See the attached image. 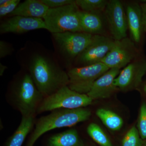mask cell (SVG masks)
<instances>
[{"label":"cell","mask_w":146,"mask_h":146,"mask_svg":"<svg viewBox=\"0 0 146 146\" xmlns=\"http://www.w3.org/2000/svg\"><path fill=\"white\" fill-rule=\"evenodd\" d=\"M128 27L133 41L138 43L143 31V15L141 6L136 3L129 4L126 8Z\"/></svg>","instance_id":"obj_14"},{"label":"cell","mask_w":146,"mask_h":146,"mask_svg":"<svg viewBox=\"0 0 146 146\" xmlns=\"http://www.w3.org/2000/svg\"><path fill=\"white\" fill-rule=\"evenodd\" d=\"M92 102L87 94H80L66 86L44 98L37 109V113L58 109L83 108L91 105Z\"/></svg>","instance_id":"obj_6"},{"label":"cell","mask_w":146,"mask_h":146,"mask_svg":"<svg viewBox=\"0 0 146 146\" xmlns=\"http://www.w3.org/2000/svg\"><path fill=\"white\" fill-rule=\"evenodd\" d=\"M143 142L138 129L134 126L125 135L122 141V146H142Z\"/></svg>","instance_id":"obj_22"},{"label":"cell","mask_w":146,"mask_h":146,"mask_svg":"<svg viewBox=\"0 0 146 146\" xmlns=\"http://www.w3.org/2000/svg\"><path fill=\"white\" fill-rule=\"evenodd\" d=\"M87 132L90 137L101 146H113L111 141L100 127L92 123L87 128Z\"/></svg>","instance_id":"obj_20"},{"label":"cell","mask_w":146,"mask_h":146,"mask_svg":"<svg viewBox=\"0 0 146 146\" xmlns=\"http://www.w3.org/2000/svg\"><path fill=\"white\" fill-rule=\"evenodd\" d=\"M45 146H84L77 131L71 129L50 136Z\"/></svg>","instance_id":"obj_16"},{"label":"cell","mask_w":146,"mask_h":146,"mask_svg":"<svg viewBox=\"0 0 146 146\" xmlns=\"http://www.w3.org/2000/svg\"><path fill=\"white\" fill-rule=\"evenodd\" d=\"M75 3L58 8L49 9L43 20L46 30L52 33L83 32L79 11Z\"/></svg>","instance_id":"obj_5"},{"label":"cell","mask_w":146,"mask_h":146,"mask_svg":"<svg viewBox=\"0 0 146 146\" xmlns=\"http://www.w3.org/2000/svg\"><path fill=\"white\" fill-rule=\"evenodd\" d=\"M79 17L83 32L98 35L102 30V22L98 13L80 10Z\"/></svg>","instance_id":"obj_18"},{"label":"cell","mask_w":146,"mask_h":146,"mask_svg":"<svg viewBox=\"0 0 146 146\" xmlns=\"http://www.w3.org/2000/svg\"><path fill=\"white\" fill-rule=\"evenodd\" d=\"M46 27L43 19L22 16L7 17L0 24V34H22Z\"/></svg>","instance_id":"obj_12"},{"label":"cell","mask_w":146,"mask_h":146,"mask_svg":"<svg viewBox=\"0 0 146 146\" xmlns=\"http://www.w3.org/2000/svg\"><path fill=\"white\" fill-rule=\"evenodd\" d=\"M14 48L10 43L4 41H0V58L11 55L14 51Z\"/></svg>","instance_id":"obj_26"},{"label":"cell","mask_w":146,"mask_h":146,"mask_svg":"<svg viewBox=\"0 0 146 146\" xmlns=\"http://www.w3.org/2000/svg\"><path fill=\"white\" fill-rule=\"evenodd\" d=\"M35 117H22L21 122L14 133L8 138L4 146H22L34 126Z\"/></svg>","instance_id":"obj_17"},{"label":"cell","mask_w":146,"mask_h":146,"mask_svg":"<svg viewBox=\"0 0 146 146\" xmlns=\"http://www.w3.org/2000/svg\"><path fill=\"white\" fill-rule=\"evenodd\" d=\"M21 69L29 73L44 98L52 95L69 82L54 53L35 41H27L16 53Z\"/></svg>","instance_id":"obj_1"},{"label":"cell","mask_w":146,"mask_h":146,"mask_svg":"<svg viewBox=\"0 0 146 146\" xmlns=\"http://www.w3.org/2000/svg\"><path fill=\"white\" fill-rule=\"evenodd\" d=\"M21 3L20 0H12L7 5L0 7V17L8 16L16 9Z\"/></svg>","instance_id":"obj_24"},{"label":"cell","mask_w":146,"mask_h":146,"mask_svg":"<svg viewBox=\"0 0 146 146\" xmlns=\"http://www.w3.org/2000/svg\"><path fill=\"white\" fill-rule=\"evenodd\" d=\"M49 8H56L75 3L73 0H41Z\"/></svg>","instance_id":"obj_25"},{"label":"cell","mask_w":146,"mask_h":146,"mask_svg":"<svg viewBox=\"0 0 146 146\" xmlns=\"http://www.w3.org/2000/svg\"><path fill=\"white\" fill-rule=\"evenodd\" d=\"M105 14L110 33L115 40L125 38L128 27L127 18L122 3L118 0L108 2Z\"/></svg>","instance_id":"obj_11"},{"label":"cell","mask_w":146,"mask_h":146,"mask_svg":"<svg viewBox=\"0 0 146 146\" xmlns=\"http://www.w3.org/2000/svg\"><path fill=\"white\" fill-rule=\"evenodd\" d=\"M143 15V31L146 32V2L140 5Z\"/></svg>","instance_id":"obj_27"},{"label":"cell","mask_w":146,"mask_h":146,"mask_svg":"<svg viewBox=\"0 0 146 146\" xmlns=\"http://www.w3.org/2000/svg\"><path fill=\"white\" fill-rule=\"evenodd\" d=\"M49 9L41 0H26L20 3L7 17L18 16L43 19Z\"/></svg>","instance_id":"obj_15"},{"label":"cell","mask_w":146,"mask_h":146,"mask_svg":"<svg viewBox=\"0 0 146 146\" xmlns=\"http://www.w3.org/2000/svg\"><path fill=\"white\" fill-rule=\"evenodd\" d=\"M137 50L134 43L127 37L115 40L114 46L101 62L110 69L125 67L136 57Z\"/></svg>","instance_id":"obj_8"},{"label":"cell","mask_w":146,"mask_h":146,"mask_svg":"<svg viewBox=\"0 0 146 146\" xmlns=\"http://www.w3.org/2000/svg\"><path fill=\"white\" fill-rule=\"evenodd\" d=\"M137 129L141 138L146 140V103H143L140 108Z\"/></svg>","instance_id":"obj_23"},{"label":"cell","mask_w":146,"mask_h":146,"mask_svg":"<svg viewBox=\"0 0 146 146\" xmlns=\"http://www.w3.org/2000/svg\"><path fill=\"white\" fill-rule=\"evenodd\" d=\"M146 73V59L141 58L134 60L120 72L114 83L121 91H131L140 86Z\"/></svg>","instance_id":"obj_10"},{"label":"cell","mask_w":146,"mask_h":146,"mask_svg":"<svg viewBox=\"0 0 146 146\" xmlns=\"http://www.w3.org/2000/svg\"><path fill=\"white\" fill-rule=\"evenodd\" d=\"M7 94L22 117L34 116L44 97L29 74L21 69L9 82Z\"/></svg>","instance_id":"obj_2"},{"label":"cell","mask_w":146,"mask_h":146,"mask_svg":"<svg viewBox=\"0 0 146 146\" xmlns=\"http://www.w3.org/2000/svg\"><path fill=\"white\" fill-rule=\"evenodd\" d=\"M7 68V66L6 65H3L2 63H0V76H3Z\"/></svg>","instance_id":"obj_28"},{"label":"cell","mask_w":146,"mask_h":146,"mask_svg":"<svg viewBox=\"0 0 146 146\" xmlns=\"http://www.w3.org/2000/svg\"><path fill=\"white\" fill-rule=\"evenodd\" d=\"M11 1H12V0H1L0 1V7L7 5Z\"/></svg>","instance_id":"obj_29"},{"label":"cell","mask_w":146,"mask_h":146,"mask_svg":"<svg viewBox=\"0 0 146 146\" xmlns=\"http://www.w3.org/2000/svg\"><path fill=\"white\" fill-rule=\"evenodd\" d=\"M109 69L102 62L71 68L67 72L69 79L68 87L80 94H87L96 80Z\"/></svg>","instance_id":"obj_7"},{"label":"cell","mask_w":146,"mask_h":146,"mask_svg":"<svg viewBox=\"0 0 146 146\" xmlns=\"http://www.w3.org/2000/svg\"><path fill=\"white\" fill-rule=\"evenodd\" d=\"M96 115L101 120L105 125L112 131H118L122 127V118L115 112L105 108L97 110Z\"/></svg>","instance_id":"obj_19"},{"label":"cell","mask_w":146,"mask_h":146,"mask_svg":"<svg viewBox=\"0 0 146 146\" xmlns=\"http://www.w3.org/2000/svg\"><path fill=\"white\" fill-rule=\"evenodd\" d=\"M142 146H146V140H144Z\"/></svg>","instance_id":"obj_30"},{"label":"cell","mask_w":146,"mask_h":146,"mask_svg":"<svg viewBox=\"0 0 146 146\" xmlns=\"http://www.w3.org/2000/svg\"><path fill=\"white\" fill-rule=\"evenodd\" d=\"M91 115V111L84 108L54 110L39 118L25 146H34L39 137L46 132L55 129L74 126L89 119Z\"/></svg>","instance_id":"obj_3"},{"label":"cell","mask_w":146,"mask_h":146,"mask_svg":"<svg viewBox=\"0 0 146 146\" xmlns=\"http://www.w3.org/2000/svg\"><path fill=\"white\" fill-rule=\"evenodd\" d=\"M51 34L55 54L62 66L69 69L72 62L90 44L94 35L70 32Z\"/></svg>","instance_id":"obj_4"},{"label":"cell","mask_w":146,"mask_h":146,"mask_svg":"<svg viewBox=\"0 0 146 146\" xmlns=\"http://www.w3.org/2000/svg\"><path fill=\"white\" fill-rule=\"evenodd\" d=\"M144 91H145V93H146V85L145 86V87H144Z\"/></svg>","instance_id":"obj_31"},{"label":"cell","mask_w":146,"mask_h":146,"mask_svg":"<svg viewBox=\"0 0 146 146\" xmlns=\"http://www.w3.org/2000/svg\"><path fill=\"white\" fill-rule=\"evenodd\" d=\"M120 72L119 69H109L96 80L87 94L88 96L92 100L107 98L111 96L118 89L114 82Z\"/></svg>","instance_id":"obj_13"},{"label":"cell","mask_w":146,"mask_h":146,"mask_svg":"<svg viewBox=\"0 0 146 146\" xmlns=\"http://www.w3.org/2000/svg\"><path fill=\"white\" fill-rule=\"evenodd\" d=\"M108 2L106 0H76V4L80 10L97 13L104 10Z\"/></svg>","instance_id":"obj_21"},{"label":"cell","mask_w":146,"mask_h":146,"mask_svg":"<svg viewBox=\"0 0 146 146\" xmlns=\"http://www.w3.org/2000/svg\"><path fill=\"white\" fill-rule=\"evenodd\" d=\"M84 146H86L84 145Z\"/></svg>","instance_id":"obj_32"},{"label":"cell","mask_w":146,"mask_h":146,"mask_svg":"<svg viewBox=\"0 0 146 146\" xmlns=\"http://www.w3.org/2000/svg\"><path fill=\"white\" fill-rule=\"evenodd\" d=\"M115 41L106 36L94 35L90 44L76 59L81 66L101 62L114 46Z\"/></svg>","instance_id":"obj_9"}]
</instances>
